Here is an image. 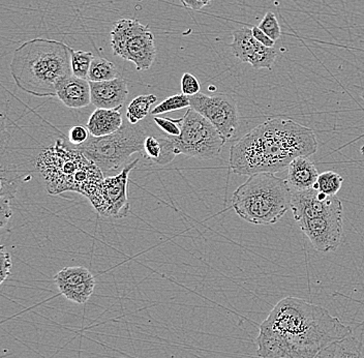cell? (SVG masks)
<instances>
[{
    "mask_svg": "<svg viewBox=\"0 0 364 358\" xmlns=\"http://www.w3.org/2000/svg\"><path fill=\"white\" fill-rule=\"evenodd\" d=\"M352 334L328 310L287 296L261 323L257 337L260 358H315L330 344Z\"/></svg>",
    "mask_w": 364,
    "mask_h": 358,
    "instance_id": "1",
    "label": "cell"
},
{
    "mask_svg": "<svg viewBox=\"0 0 364 358\" xmlns=\"http://www.w3.org/2000/svg\"><path fill=\"white\" fill-rule=\"evenodd\" d=\"M318 152L315 132L289 118H270L239 139L230 149L229 167L239 175L275 173L298 157Z\"/></svg>",
    "mask_w": 364,
    "mask_h": 358,
    "instance_id": "2",
    "label": "cell"
},
{
    "mask_svg": "<svg viewBox=\"0 0 364 358\" xmlns=\"http://www.w3.org/2000/svg\"><path fill=\"white\" fill-rule=\"evenodd\" d=\"M70 49L51 38L27 41L14 52L10 65L14 81L34 97H56L59 85L73 75Z\"/></svg>",
    "mask_w": 364,
    "mask_h": 358,
    "instance_id": "3",
    "label": "cell"
},
{
    "mask_svg": "<svg viewBox=\"0 0 364 358\" xmlns=\"http://www.w3.org/2000/svg\"><path fill=\"white\" fill-rule=\"evenodd\" d=\"M36 168L51 195L76 191L90 200L105 179L101 169L61 139L41 152Z\"/></svg>",
    "mask_w": 364,
    "mask_h": 358,
    "instance_id": "4",
    "label": "cell"
},
{
    "mask_svg": "<svg viewBox=\"0 0 364 358\" xmlns=\"http://www.w3.org/2000/svg\"><path fill=\"white\" fill-rule=\"evenodd\" d=\"M293 190L288 180L273 173L250 175L232 196V207L242 220L255 225L279 222L291 209Z\"/></svg>",
    "mask_w": 364,
    "mask_h": 358,
    "instance_id": "5",
    "label": "cell"
},
{
    "mask_svg": "<svg viewBox=\"0 0 364 358\" xmlns=\"http://www.w3.org/2000/svg\"><path fill=\"white\" fill-rule=\"evenodd\" d=\"M147 122L132 125L124 122L116 133L105 137L90 136L85 143L76 146L95 164L104 175H110L124 167L134 154H143L145 139L149 135Z\"/></svg>",
    "mask_w": 364,
    "mask_h": 358,
    "instance_id": "6",
    "label": "cell"
},
{
    "mask_svg": "<svg viewBox=\"0 0 364 358\" xmlns=\"http://www.w3.org/2000/svg\"><path fill=\"white\" fill-rule=\"evenodd\" d=\"M181 133L170 136L175 154L200 159H215L226 144L215 125L192 108L181 117Z\"/></svg>",
    "mask_w": 364,
    "mask_h": 358,
    "instance_id": "7",
    "label": "cell"
},
{
    "mask_svg": "<svg viewBox=\"0 0 364 358\" xmlns=\"http://www.w3.org/2000/svg\"><path fill=\"white\" fill-rule=\"evenodd\" d=\"M111 47L115 56L133 63L139 72L149 70L156 60L154 33L138 20L116 22L111 31Z\"/></svg>",
    "mask_w": 364,
    "mask_h": 358,
    "instance_id": "8",
    "label": "cell"
},
{
    "mask_svg": "<svg viewBox=\"0 0 364 358\" xmlns=\"http://www.w3.org/2000/svg\"><path fill=\"white\" fill-rule=\"evenodd\" d=\"M190 108L197 111L215 125L225 142L237 134L239 112L237 102L231 95L216 93L208 95L199 93L190 97Z\"/></svg>",
    "mask_w": 364,
    "mask_h": 358,
    "instance_id": "9",
    "label": "cell"
},
{
    "mask_svg": "<svg viewBox=\"0 0 364 358\" xmlns=\"http://www.w3.org/2000/svg\"><path fill=\"white\" fill-rule=\"evenodd\" d=\"M139 159L125 165L117 175L105 177L90 201L95 211L106 218L124 219L129 216V203L127 198L129 174L135 169Z\"/></svg>",
    "mask_w": 364,
    "mask_h": 358,
    "instance_id": "10",
    "label": "cell"
},
{
    "mask_svg": "<svg viewBox=\"0 0 364 358\" xmlns=\"http://www.w3.org/2000/svg\"><path fill=\"white\" fill-rule=\"evenodd\" d=\"M318 252L331 253L338 250L343 236V213H334L297 222Z\"/></svg>",
    "mask_w": 364,
    "mask_h": 358,
    "instance_id": "11",
    "label": "cell"
},
{
    "mask_svg": "<svg viewBox=\"0 0 364 358\" xmlns=\"http://www.w3.org/2000/svg\"><path fill=\"white\" fill-rule=\"evenodd\" d=\"M230 48L236 58L242 63H250L255 70H272L277 56V50L259 43L249 27H242L234 31Z\"/></svg>",
    "mask_w": 364,
    "mask_h": 358,
    "instance_id": "12",
    "label": "cell"
},
{
    "mask_svg": "<svg viewBox=\"0 0 364 358\" xmlns=\"http://www.w3.org/2000/svg\"><path fill=\"white\" fill-rule=\"evenodd\" d=\"M291 209L296 223L343 211V204L336 196L325 195L315 188L293 191Z\"/></svg>",
    "mask_w": 364,
    "mask_h": 358,
    "instance_id": "13",
    "label": "cell"
},
{
    "mask_svg": "<svg viewBox=\"0 0 364 358\" xmlns=\"http://www.w3.org/2000/svg\"><path fill=\"white\" fill-rule=\"evenodd\" d=\"M53 279L61 295L78 305L87 302L95 292V277L83 266L63 268Z\"/></svg>",
    "mask_w": 364,
    "mask_h": 358,
    "instance_id": "14",
    "label": "cell"
},
{
    "mask_svg": "<svg viewBox=\"0 0 364 358\" xmlns=\"http://www.w3.org/2000/svg\"><path fill=\"white\" fill-rule=\"evenodd\" d=\"M91 104L97 108H122L129 95L127 81L124 78H116L110 81L90 82Z\"/></svg>",
    "mask_w": 364,
    "mask_h": 358,
    "instance_id": "15",
    "label": "cell"
},
{
    "mask_svg": "<svg viewBox=\"0 0 364 358\" xmlns=\"http://www.w3.org/2000/svg\"><path fill=\"white\" fill-rule=\"evenodd\" d=\"M56 98L68 108L81 109L91 104L90 83L87 79L72 76L65 79L57 90Z\"/></svg>",
    "mask_w": 364,
    "mask_h": 358,
    "instance_id": "16",
    "label": "cell"
},
{
    "mask_svg": "<svg viewBox=\"0 0 364 358\" xmlns=\"http://www.w3.org/2000/svg\"><path fill=\"white\" fill-rule=\"evenodd\" d=\"M287 180L293 191H304L314 188L318 173L314 162L309 157H298L289 165Z\"/></svg>",
    "mask_w": 364,
    "mask_h": 358,
    "instance_id": "17",
    "label": "cell"
},
{
    "mask_svg": "<svg viewBox=\"0 0 364 358\" xmlns=\"http://www.w3.org/2000/svg\"><path fill=\"white\" fill-rule=\"evenodd\" d=\"M120 109L97 108L90 117L86 127L91 136L105 137L116 133L124 125Z\"/></svg>",
    "mask_w": 364,
    "mask_h": 358,
    "instance_id": "18",
    "label": "cell"
},
{
    "mask_svg": "<svg viewBox=\"0 0 364 358\" xmlns=\"http://www.w3.org/2000/svg\"><path fill=\"white\" fill-rule=\"evenodd\" d=\"M142 156L159 165H167L175 159L176 154L170 136L161 132L158 135H148Z\"/></svg>",
    "mask_w": 364,
    "mask_h": 358,
    "instance_id": "19",
    "label": "cell"
},
{
    "mask_svg": "<svg viewBox=\"0 0 364 358\" xmlns=\"http://www.w3.org/2000/svg\"><path fill=\"white\" fill-rule=\"evenodd\" d=\"M315 358H364V345L351 334L330 344Z\"/></svg>",
    "mask_w": 364,
    "mask_h": 358,
    "instance_id": "20",
    "label": "cell"
},
{
    "mask_svg": "<svg viewBox=\"0 0 364 358\" xmlns=\"http://www.w3.org/2000/svg\"><path fill=\"white\" fill-rule=\"evenodd\" d=\"M158 102L154 95H144L136 97L127 108V120L132 125H138L147 117L151 111L152 105Z\"/></svg>",
    "mask_w": 364,
    "mask_h": 358,
    "instance_id": "21",
    "label": "cell"
},
{
    "mask_svg": "<svg viewBox=\"0 0 364 358\" xmlns=\"http://www.w3.org/2000/svg\"><path fill=\"white\" fill-rule=\"evenodd\" d=\"M119 78V73L112 61L102 57H95L88 74V81L102 82Z\"/></svg>",
    "mask_w": 364,
    "mask_h": 358,
    "instance_id": "22",
    "label": "cell"
},
{
    "mask_svg": "<svg viewBox=\"0 0 364 358\" xmlns=\"http://www.w3.org/2000/svg\"><path fill=\"white\" fill-rule=\"evenodd\" d=\"M95 56L91 52L81 51V50L70 49V63L74 76L81 79H87L91 63Z\"/></svg>",
    "mask_w": 364,
    "mask_h": 358,
    "instance_id": "23",
    "label": "cell"
},
{
    "mask_svg": "<svg viewBox=\"0 0 364 358\" xmlns=\"http://www.w3.org/2000/svg\"><path fill=\"white\" fill-rule=\"evenodd\" d=\"M343 179L338 173L326 171L318 175L317 182L314 188L327 196H336L343 186Z\"/></svg>",
    "mask_w": 364,
    "mask_h": 358,
    "instance_id": "24",
    "label": "cell"
},
{
    "mask_svg": "<svg viewBox=\"0 0 364 358\" xmlns=\"http://www.w3.org/2000/svg\"><path fill=\"white\" fill-rule=\"evenodd\" d=\"M190 97L178 93V95H171L168 99L156 105L151 111L152 116L161 115V114L173 112V111L181 110V109L190 108Z\"/></svg>",
    "mask_w": 364,
    "mask_h": 358,
    "instance_id": "25",
    "label": "cell"
},
{
    "mask_svg": "<svg viewBox=\"0 0 364 358\" xmlns=\"http://www.w3.org/2000/svg\"><path fill=\"white\" fill-rule=\"evenodd\" d=\"M259 28L262 29L269 38H272L274 42H277L281 38V25H279L277 16L272 11H267L265 14L260 25H259Z\"/></svg>",
    "mask_w": 364,
    "mask_h": 358,
    "instance_id": "26",
    "label": "cell"
},
{
    "mask_svg": "<svg viewBox=\"0 0 364 358\" xmlns=\"http://www.w3.org/2000/svg\"><path fill=\"white\" fill-rule=\"evenodd\" d=\"M154 122L159 127V131L168 136L177 137L181 133V117L178 120H174L171 117H159L154 116Z\"/></svg>",
    "mask_w": 364,
    "mask_h": 358,
    "instance_id": "27",
    "label": "cell"
},
{
    "mask_svg": "<svg viewBox=\"0 0 364 358\" xmlns=\"http://www.w3.org/2000/svg\"><path fill=\"white\" fill-rule=\"evenodd\" d=\"M181 93L188 95V97H193V95H198L201 93V84L199 80L196 78L191 73H184L181 77Z\"/></svg>",
    "mask_w": 364,
    "mask_h": 358,
    "instance_id": "28",
    "label": "cell"
},
{
    "mask_svg": "<svg viewBox=\"0 0 364 358\" xmlns=\"http://www.w3.org/2000/svg\"><path fill=\"white\" fill-rule=\"evenodd\" d=\"M13 194H0V226L4 229L10 221L11 214V200L14 198Z\"/></svg>",
    "mask_w": 364,
    "mask_h": 358,
    "instance_id": "29",
    "label": "cell"
},
{
    "mask_svg": "<svg viewBox=\"0 0 364 358\" xmlns=\"http://www.w3.org/2000/svg\"><path fill=\"white\" fill-rule=\"evenodd\" d=\"M91 136L87 127L83 125H75L70 130L68 133V142L74 147L80 146L85 143Z\"/></svg>",
    "mask_w": 364,
    "mask_h": 358,
    "instance_id": "30",
    "label": "cell"
},
{
    "mask_svg": "<svg viewBox=\"0 0 364 358\" xmlns=\"http://www.w3.org/2000/svg\"><path fill=\"white\" fill-rule=\"evenodd\" d=\"M11 258L10 253L6 250V246L0 248V284L8 279L11 275Z\"/></svg>",
    "mask_w": 364,
    "mask_h": 358,
    "instance_id": "31",
    "label": "cell"
},
{
    "mask_svg": "<svg viewBox=\"0 0 364 358\" xmlns=\"http://www.w3.org/2000/svg\"><path fill=\"white\" fill-rule=\"evenodd\" d=\"M252 33L254 38H256L259 43H261L262 45L265 46V47L273 48V46H274V41L264 33L262 29L259 28V26L252 27Z\"/></svg>",
    "mask_w": 364,
    "mask_h": 358,
    "instance_id": "32",
    "label": "cell"
},
{
    "mask_svg": "<svg viewBox=\"0 0 364 358\" xmlns=\"http://www.w3.org/2000/svg\"><path fill=\"white\" fill-rule=\"evenodd\" d=\"M181 2L186 8L193 11H199L203 9L204 6H208L211 0H181Z\"/></svg>",
    "mask_w": 364,
    "mask_h": 358,
    "instance_id": "33",
    "label": "cell"
}]
</instances>
